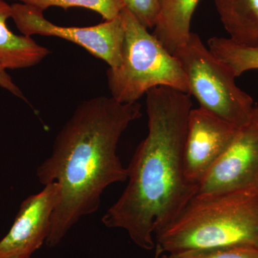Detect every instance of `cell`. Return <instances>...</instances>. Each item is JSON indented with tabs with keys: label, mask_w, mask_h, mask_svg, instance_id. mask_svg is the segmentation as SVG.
Listing matches in <instances>:
<instances>
[{
	"label": "cell",
	"mask_w": 258,
	"mask_h": 258,
	"mask_svg": "<svg viewBox=\"0 0 258 258\" xmlns=\"http://www.w3.org/2000/svg\"><path fill=\"white\" fill-rule=\"evenodd\" d=\"M146 95L147 137L127 167L128 185L102 222L124 230L137 245L151 250L154 235L179 216L198 188L185 178L183 162L190 95L166 86Z\"/></svg>",
	"instance_id": "cell-1"
},
{
	"label": "cell",
	"mask_w": 258,
	"mask_h": 258,
	"mask_svg": "<svg viewBox=\"0 0 258 258\" xmlns=\"http://www.w3.org/2000/svg\"><path fill=\"white\" fill-rule=\"evenodd\" d=\"M138 102L96 96L80 103L56 136L50 157L37 167L38 181L60 186L47 246L55 247L80 219L98 210L110 185L128 179L117 154L120 137L142 117Z\"/></svg>",
	"instance_id": "cell-2"
},
{
	"label": "cell",
	"mask_w": 258,
	"mask_h": 258,
	"mask_svg": "<svg viewBox=\"0 0 258 258\" xmlns=\"http://www.w3.org/2000/svg\"><path fill=\"white\" fill-rule=\"evenodd\" d=\"M154 240L158 254L212 247L258 249V190L195 195Z\"/></svg>",
	"instance_id": "cell-3"
},
{
	"label": "cell",
	"mask_w": 258,
	"mask_h": 258,
	"mask_svg": "<svg viewBox=\"0 0 258 258\" xmlns=\"http://www.w3.org/2000/svg\"><path fill=\"white\" fill-rule=\"evenodd\" d=\"M120 16L125 31L121 62L106 73L111 96L120 103H134L161 86L189 94L187 79L177 57L126 8Z\"/></svg>",
	"instance_id": "cell-4"
},
{
	"label": "cell",
	"mask_w": 258,
	"mask_h": 258,
	"mask_svg": "<svg viewBox=\"0 0 258 258\" xmlns=\"http://www.w3.org/2000/svg\"><path fill=\"white\" fill-rule=\"evenodd\" d=\"M174 55L186 75L189 94L198 99L200 107L237 128L248 123L255 109L253 99L237 86L233 74L198 34L191 32Z\"/></svg>",
	"instance_id": "cell-5"
},
{
	"label": "cell",
	"mask_w": 258,
	"mask_h": 258,
	"mask_svg": "<svg viewBox=\"0 0 258 258\" xmlns=\"http://www.w3.org/2000/svg\"><path fill=\"white\" fill-rule=\"evenodd\" d=\"M44 12L33 7L12 5L11 18L22 35L56 37L74 42L91 55L105 61L111 69L122 60L125 31L120 16L90 27H64L51 23Z\"/></svg>",
	"instance_id": "cell-6"
},
{
	"label": "cell",
	"mask_w": 258,
	"mask_h": 258,
	"mask_svg": "<svg viewBox=\"0 0 258 258\" xmlns=\"http://www.w3.org/2000/svg\"><path fill=\"white\" fill-rule=\"evenodd\" d=\"M258 190V107L198 186L196 195Z\"/></svg>",
	"instance_id": "cell-7"
},
{
	"label": "cell",
	"mask_w": 258,
	"mask_h": 258,
	"mask_svg": "<svg viewBox=\"0 0 258 258\" xmlns=\"http://www.w3.org/2000/svg\"><path fill=\"white\" fill-rule=\"evenodd\" d=\"M237 127L200 107L190 111L184 150V172L196 186L227 150Z\"/></svg>",
	"instance_id": "cell-8"
},
{
	"label": "cell",
	"mask_w": 258,
	"mask_h": 258,
	"mask_svg": "<svg viewBox=\"0 0 258 258\" xmlns=\"http://www.w3.org/2000/svg\"><path fill=\"white\" fill-rule=\"evenodd\" d=\"M59 196L60 186L53 182L24 200L9 232L0 240V258H30L46 242Z\"/></svg>",
	"instance_id": "cell-9"
},
{
	"label": "cell",
	"mask_w": 258,
	"mask_h": 258,
	"mask_svg": "<svg viewBox=\"0 0 258 258\" xmlns=\"http://www.w3.org/2000/svg\"><path fill=\"white\" fill-rule=\"evenodd\" d=\"M12 5L0 0V64L5 69H25L41 62L50 51L32 37L16 35L7 25L11 18Z\"/></svg>",
	"instance_id": "cell-10"
},
{
	"label": "cell",
	"mask_w": 258,
	"mask_h": 258,
	"mask_svg": "<svg viewBox=\"0 0 258 258\" xmlns=\"http://www.w3.org/2000/svg\"><path fill=\"white\" fill-rule=\"evenodd\" d=\"M200 0H160L153 35L174 55L191 35V22Z\"/></svg>",
	"instance_id": "cell-11"
},
{
	"label": "cell",
	"mask_w": 258,
	"mask_h": 258,
	"mask_svg": "<svg viewBox=\"0 0 258 258\" xmlns=\"http://www.w3.org/2000/svg\"><path fill=\"white\" fill-rule=\"evenodd\" d=\"M229 38L258 47V0H214Z\"/></svg>",
	"instance_id": "cell-12"
},
{
	"label": "cell",
	"mask_w": 258,
	"mask_h": 258,
	"mask_svg": "<svg viewBox=\"0 0 258 258\" xmlns=\"http://www.w3.org/2000/svg\"><path fill=\"white\" fill-rule=\"evenodd\" d=\"M208 48L235 78L258 70V47L240 45L229 37H213L208 40Z\"/></svg>",
	"instance_id": "cell-13"
},
{
	"label": "cell",
	"mask_w": 258,
	"mask_h": 258,
	"mask_svg": "<svg viewBox=\"0 0 258 258\" xmlns=\"http://www.w3.org/2000/svg\"><path fill=\"white\" fill-rule=\"evenodd\" d=\"M20 3L45 11L57 7L64 9L82 8L101 15L103 20H111L120 16L125 8L123 0H15Z\"/></svg>",
	"instance_id": "cell-14"
},
{
	"label": "cell",
	"mask_w": 258,
	"mask_h": 258,
	"mask_svg": "<svg viewBox=\"0 0 258 258\" xmlns=\"http://www.w3.org/2000/svg\"><path fill=\"white\" fill-rule=\"evenodd\" d=\"M167 258H258V249L250 247H212L168 254Z\"/></svg>",
	"instance_id": "cell-15"
},
{
	"label": "cell",
	"mask_w": 258,
	"mask_h": 258,
	"mask_svg": "<svg viewBox=\"0 0 258 258\" xmlns=\"http://www.w3.org/2000/svg\"><path fill=\"white\" fill-rule=\"evenodd\" d=\"M125 8L145 28H154L160 10V0H123Z\"/></svg>",
	"instance_id": "cell-16"
},
{
	"label": "cell",
	"mask_w": 258,
	"mask_h": 258,
	"mask_svg": "<svg viewBox=\"0 0 258 258\" xmlns=\"http://www.w3.org/2000/svg\"><path fill=\"white\" fill-rule=\"evenodd\" d=\"M0 87L4 88V89L11 93L12 94L18 97V98H21L24 101L28 102V100L25 98L23 91L15 84L11 76L7 72V70L3 68L1 64H0Z\"/></svg>",
	"instance_id": "cell-17"
},
{
	"label": "cell",
	"mask_w": 258,
	"mask_h": 258,
	"mask_svg": "<svg viewBox=\"0 0 258 258\" xmlns=\"http://www.w3.org/2000/svg\"><path fill=\"white\" fill-rule=\"evenodd\" d=\"M154 258H167V254H165L164 253L163 254H158L156 253L155 257Z\"/></svg>",
	"instance_id": "cell-18"
}]
</instances>
